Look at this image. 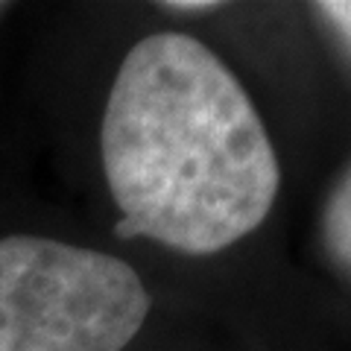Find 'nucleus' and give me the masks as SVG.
<instances>
[{
  "mask_svg": "<svg viewBox=\"0 0 351 351\" xmlns=\"http://www.w3.org/2000/svg\"><path fill=\"white\" fill-rule=\"evenodd\" d=\"M325 243L331 255L351 269V173L343 179V184L331 196L325 208Z\"/></svg>",
  "mask_w": 351,
  "mask_h": 351,
  "instance_id": "3",
  "label": "nucleus"
},
{
  "mask_svg": "<svg viewBox=\"0 0 351 351\" xmlns=\"http://www.w3.org/2000/svg\"><path fill=\"white\" fill-rule=\"evenodd\" d=\"M152 313L117 252L0 223V351H126Z\"/></svg>",
  "mask_w": 351,
  "mask_h": 351,
  "instance_id": "2",
  "label": "nucleus"
},
{
  "mask_svg": "<svg viewBox=\"0 0 351 351\" xmlns=\"http://www.w3.org/2000/svg\"><path fill=\"white\" fill-rule=\"evenodd\" d=\"M6 12H9V6H6V3H0V18H3Z\"/></svg>",
  "mask_w": 351,
  "mask_h": 351,
  "instance_id": "6",
  "label": "nucleus"
},
{
  "mask_svg": "<svg viewBox=\"0 0 351 351\" xmlns=\"http://www.w3.org/2000/svg\"><path fill=\"white\" fill-rule=\"evenodd\" d=\"M319 9L343 29V36L351 41V3H319Z\"/></svg>",
  "mask_w": 351,
  "mask_h": 351,
  "instance_id": "5",
  "label": "nucleus"
},
{
  "mask_svg": "<svg viewBox=\"0 0 351 351\" xmlns=\"http://www.w3.org/2000/svg\"><path fill=\"white\" fill-rule=\"evenodd\" d=\"M223 3L217 0H164V3H156V9L167 15H205V12H217Z\"/></svg>",
  "mask_w": 351,
  "mask_h": 351,
  "instance_id": "4",
  "label": "nucleus"
},
{
  "mask_svg": "<svg viewBox=\"0 0 351 351\" xmlns=\"http://www.w3.org/2000/svg\"><path fill=\"white\" fill-rule=\"evenodd\" d=\"M97 158L114 240L188 258L252 234L278 193L276 149L249 94L182 29L129 44L103 97Z\"/></svg>",
  "mask_w": 351,
  "mask_h": 351,
  "instance_id": "1",
  "label": "nucleus"
}]
</instances>
